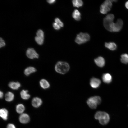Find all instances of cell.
I'll return each mask as SVG.
<instances>
[{"mask_svg": "<svg viewBox=\"0 0 128 128\" xmlns=\"http://www.w3.org/2000/svg\"><path fill=\"white\" fill-rule=\"evenodd\" d=\"M42 101L40 98L37 97L33 98L32 101V106L36 108L39 107L42 103Z\"/></svg>", "mask_w": 128, "mask_h": 128, "instance_id": "obj_11", "label": "cell"}, {"mask_svg": "<svg viewBox=\"0 0 128 128\" xmlns=\"http://www.w3.org/2000/svg\"><path fill=\"white\" fill-rule=\"evenodd\" d=\"M111 0H106L101 5L100 7V12L101 14H105L110 11L112 6Z\"/></svg>", "mask_w": 128, "mask_h": 128, "instance_id": "obj_5", "label": "cell"}, {"mask_svg": "<svg viewBox=\"0 0 128 128\" xmlns=\"http://www.w3.org/2000/svg\"><path fill=\"white\" fill-rule=\"evenodd\" d=\"M101 101V97L99 96H95L91 97L87 101V103L89 107L92 109H95L97 105L99 104Z\"/></svg>", "mask_w": 128, "mask_h": 128, "instance_id": "obj_3", "label": "cell"}, {"mask_svg": "<svg viewBox=\"0 0 128 128\" xmlns=\"http://www.w3.org/2000/svg\"><path fill=\"white\" fill-rule=\"evenodd\" d=\"M6 128H16L15 126L13 124L9 123L7 125Z\"/></svg>", "mask_w": 128, "mask_h": 128, "instance_id": "obj_28", "label": "cell"}, {"mask_svg": "<svg viewBox=\"0 0 128 128\" xmlns=\"http://www.w3.org/2000/svg\"><path fill=\"white\" fill-rule=\"evenodd\" d=\"M125 6L126 8L128 9V1H127L125 3Z\"/></svg>", "mask_w": 128, "mask_h": 128, "instance_id": "obj_31", "label": "cell"}, {"mask_svg": "<svg viewBox=\"0 0 128 128\" xmlns=\"http://www.w3.org/2000/svg\"><path fill=\"white\" fill-rule=\"evenodd\" d=\"M73 17L77 21H79L81 19V14L79 12L77 9H75L72 14Z\"/></svg>", "mask_w": 128, "mask_h": 128, "instance_id": "obj_21", "label": "cell"}, {"mask_svg": "<svg viewBox=\"0 0 128 128\" xmlns=\"http://www.w3.org/2000/svg\"><path fill=\"white\" fill-rule=\"evenodd\" d=\"M30 120L29 115L25 113L21 114L19 117V120L21 123L23 124H26L28 123Z\"/></svg>", "mask_w": 128, "mask_h": 128, "instance_id": "obj_9", "label": "cell"}, {"mask_svg": "<svg viewBox=\"0 0 128 128\" xmlns=\"http://www.w3.org/2000/svg\"><path fill=\"white\" fill-rule=\"evenodd\" d=\"M55 22L58 24L61 27H63L64 26V24L60 19L58 18H56L55 19Z\"/></svg>", "mask_w": 128, "mask_h": 128, "instance_id": "obj_25", "label": "cell"}, {"mask_svg": "<svg viewBox=\"0 0 128 128\" xmlns=\"http://www.w3.org/2000/svg\"><path fill=\"white\" fill-rule=\"evenodd\" d=\"M123 24V21L121 19H118L116 23H114L112 29V32H118L121 29Z\"/></svg>", "mask_w": 128, "mask_h": 128, "instance_id": "obj_7", "label": "cell"}, {"mask_svg": "<svg viewBox=\"0 0 128 128\" xmlns=\"http://www.w3.org/2000/svg\"><path fill=\"white\" fill-rule=\"evenodd\" d=\"M105 46L106 48L111 50H115L117 48L116 44L113 42H105Z\"/></svg>", "mask_w": 128, "mask_h": 128, "instance_id": "obj_17", "label": "cell"}, {"mask_svg": "<svg viewBox=\"0 0 128 128\" xmlns=\"http://www.w3.org/2000/svg\"><path fill=\"white\" fill-rule=\"evenodd\" d=\"M5 44L4 41L1 38H0V47L1 48L5 46Z\"/></svg>", "mask_w": 128, "mask_h": 128, "instance_id": "obj_27", "label": "cell"}, {"mask_svg": "<svg viewBox=\"0 0 128 128\" xmlns=\"http://www.w3.org/2000/svg\"><path fill=\"white\" fill-rule=\"evenodd\" d=\"M90 39V36L88 34L81 32L77 35L75 41L77 44H80L87 41Z\"/></svg>", "mask_w": 128, "mask_h": 128, "instance_id": "obj_4", "label": "cell"}, {"mask_svg": "<svg viewBox=\"0 0 128 128\" xmlns=\"http://www.w3.org/2000/svg\"><path fill=\"white\" fill-rule=\"evenodd\" d=\"M101 83L100 80L95 78H91L90 81V84L91 86L94 88H98Z\"/></svg>", "mask_w": 128, "mask_h": 128, "instance_id": "obj_10", "label": "cell"}, {"mask_svg": "<svg viewBox=\"0 0 128 128\" xmlns=\"http://www.w3.org/2000/svg\"><path fill=\"white\" fill-rule=\"evenodd\" d=\"M36 70L34 67L30 66L24 70V74L27 76H28L31 74L36 72Z\"/></svg>", "mask_w": 128, "mask_h": 128, "instance_id": "obj_18", "label": "cell"}, {"mask_svg": "<svg viewBox=\"0 0 128 128\" xmlns=\"http://www.w3.org/2000/svg\"><path fill=\"white\" fill-rule=\"evenodd\" d=\"M3 93L1 91H0V98H2L3 97Z\"/></svg>", "mask_w": 128, "mask_h": 128, "instance_id": "obj_30", "label": "cell"}, {"mask_svg": "<svg viewBox=\"0 0 128 128\" xmlns=\"http://www.w3.org/2000/svg\"><path fill=\"white\" fill-rule=\"evenodd\" d=\"M5 99L7 101L10 102L13 101L14 98V94L11 92H8L5 96Z\"/></svg>", "mask_w": 128, "mask_h": 128, "instance_id": "obj_20", "label": "cell"}, {"mask_svg": "<svg viewBox=\"0 0 128 128\" xmlns=\"http://www.w3.org/2000/svg\"><path fill=\"white\" fill-rule=\"evenodd\" d=\"M37 36L35 39L37 43L39 45H41L43 43L44 39V34L43 31L41 29L38 30L36 33Z\"/></svg>", "mask_w": 128, "mask_h": 128, "instance_id": "obj_6", "label": "cell"}, {"mask_svg": "<svg viewBox=\"0 0 128 128\" xmlns=\"http://www.w3.org/2000/svg\"><path fill=\"white\" fill-rule=\"evenodd\" d=\"M27 56L29 58L33 59L38 58L39 57L38 54L33 48H28L26 52Z\"/></svg>", "mask_w": 128, "mask_h": 128, "instance_id": "obj_8", "label": "cell"}, {"mask_svg": "<svg viewBox=\"0 0 128 128\" xmlns=\"http://www.w3.org/2000/svg\"><path fill=\"white\" fill-rule=\"evenodd\" d=\"M8 111L6 109H1L0 110V116L4 120H7L8 118Z\"/></svg>", "mask_w": 128, "mask_h": 128, "instance_id": "obj_14", "label": "cell"}, {"mask_svg": "<svg viewBox=\"0 0 128 128\" xmlns=\"http://www.w3.org/2000/svg\"><path fill=\"white\" fill-rule=\"evenodd\" d=\"M28 91L27 90H22L20 92L21 98L24 100H27L30 97V96L28 93Z\"/></svg>", "mask_w": 128, "mask_h": 128, "instance_id": "obj_19", "label": "cell"}, {"mask_svg": "<svg viewBox=\"0 0 128 128\" xmlns=\"http://www.w3.org/2000/svg\"><path fill=\"white\" fill-rule=\"evenodd\" d=\"M25 107L24 105L21 104L17 105L16 107L17 112L19 114H22L24 111Z\"/></svg>", "mask_w": 128, "mask_h": 128, "instance_id": "obj_22", "label": "cell"}, {"mask_svg": "<svg viewBox=\"0 0 128 128\" xmlns=\"http://www.w3.org/2000/svg\"><path fill=\"white\" fill-rule=\"evenodd\" d=\"M9 87L11 89L14 90H17L21 87L20 83L18 82L12 81L8 84Z\"/></svg>", "mask_w": 128, "mask_h": 128, "instance_id": "obj_13", "label": "cell"}, {"mask_svg": "<svg viewBox=\"0 0 128 128\" xmlns=\"http://www.w3.org/2000/svg\"><path fill=\"white\" fill-rule=\"evenodd\" d=\"M72 2L74 7L78 8L82 6L83 4L82 1L81 0H73Z\"/></svg>", "mask_w": 128, "mask_h": 128, "instance_id": "obj_24", "label": "cell"}, {"mask_svg": "<svg viewBox=\"0 0 128 128\" xmlns=\"http://www.w3.org/2000/svg\"><path fill=\"white\" fill-rule=\"evenodd\" d=\"M120 61L123 63L127 64L128 63V55L126 53L123 54L121 55Z\"/></svg>", "mask_w": 128, "mask_h": 128, "instance_id": "obj_23", "label": "cell"}, {"mask_svg": "<svg viewBox=\"0 0 128 128\" xmlns=\"http://www.w3.org/2000/svg\"><path fill=\"white\" fill-rule=\"evenodd\" d=\"M94 61L98 66L101 67H103L105 64L104 59L101 56L99 57L95 58L94 60Z\"/></svg>", "mask_w": 128, "mask_h": 128, "instance_id": "obj_12", "label": "cell"}, {"mask_svg": "<svg viewBox=\"0 0 128 128\" xmlns=\"http://www.w3.org/2000/svg\"><path fill=\"white\" fill-rule=\"evenodd\" d=\"M55 0H47V2L50 4H52L55 2Z\"/></svg>", "mask_w": 128, "mask_h": 128, "instance_id": "obj_29", "label": "cell"}, {"mask_svg": "<svg viewBox=\"0 0 128 128\" xmlns=\"http://www.w3.org/2000/svg\"><path fill=\"white\" fill-rule=\"evenodd\" d=\"M53 26L54 28L56 30H59L60 28L61 27L58 24L55 22L53 23Z\"/></svg>", "mask_w": 128, "mask_h": 128, "instance_id": "obj_26", "label": "cell"}, {"mask_svg": "<svg viewBox=\"0 0 128 128\" xmlns=\"http://www.w3.org/2000/svg\"><path fill=\"white\" fill-rule=\"evenodd\" d=\"M39 84L40 87L44 89H48L50 87V84L49 82L44 79H41L40 81Z\"/></svg>", "mask_w": 128, "mask_h": 128, "instance_id": "obj_16", "label": "cell"}, {"mask_svg": "<svg viewBox=\"0 0 128 128\" xmlns=\"http://www.w3.org/2000/svg\"><path fill=\"white\" fill-rule=\"evenodd\" d=\"M95 118L98 120L100 123L102 125H105L109 122L110 117L106 112L101 111H97L95 115Z\"/></svg>", "mask_w": 128, "mask_h": 128, "instance_id": "obj_1", "label": "cell"}, {"mask_svg": "<svg viewBox=\"0 0 128 128\" xmlns=\"http://www.w3.org/2000/svg\"><path fill=\"white\" fill-rule=\"evenodd\" d=\"M102 79L103 82L105 83H109L112 81V77L110 74L106 73L103 75Z\"/></svg>", "mask_w": 128, "mask_h": 128, "instance_id": "obj_15", "label": "cell"}, {"mask_svg": "<svg viewBox=\"0 0 128 128\" xmlns=\"http://www.w3.org/2000/svg\"><path fill=\"white\" fill-rule=\"evenodd\" d=\"M70 69L69 64L66 62L59 61L56 64L55 67V71L61 74H64L68 72Z\"/></svg>", "mask_w": 128, "mask_h": 128, "instance_id": "obj_2", "label": "cell"}]
</instances>
